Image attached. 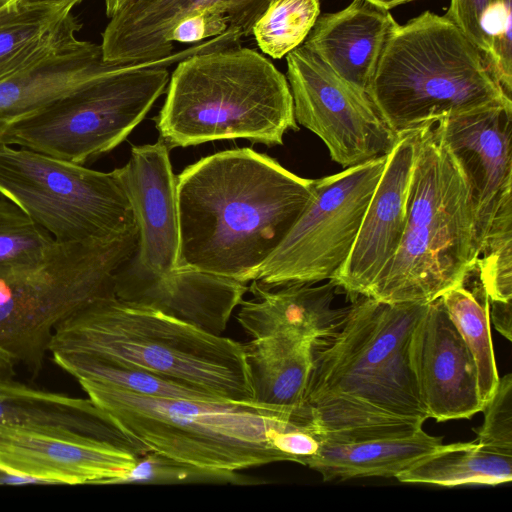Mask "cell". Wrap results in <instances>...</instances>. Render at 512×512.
Wrapping results in <instances>:
<instances>
[{
	"instance_id": "obj_23",
	"label": "cell",
	"mask_w": 512,
	"mask_h": 512,
	"mask_svg": "<svg viewBox=\"0 0 512 512\" xmlns=\"http://www.w3.org/2000/svg\"><path fill=\"white\" fill-rule=\"evenodd\" d=\"M11 425L60 426L127 446L139 456L148 451L89 398L36 389L0 375V426Z\"/></svg>"
},
{
	"instance_id": "obj_17",
	"label": "cell",
	"mask_w": 512,
	"mask_h": 512,
	"mask_svg": "<svg viewBox=\"0 0 512 512\" xmlns=\"http://www.w3.org/2000/svg\"><path fill=\"white\" fill-rule=\"evenodd\" d=\"M271 0H127L102 32L105 62L115 65L160 60L174 52L169 35L185 16L209 10L223 15L229 28L251 35Z\"/></svg>"
},
{
	"instance_id": "obj_36",
	"label": "cell",
	"mask_w": 512,
	"mask_h": 512,
	"mask_svg": "<svg viewBox=\"0 0 512 512\" xmlns=\"http://www.w3.org/2000/svg\"><path fill=\"white\" fill-rule=\"evenodd\" d=\"M229 29L227 19L216 12L199 10L182 18L172 29L169 43L196 44L217 37Z\"/></svg>"
},
{
	"instance_id": "obj_30",
	"label": "cell",
	"mask_w": 512,
	"mask_h": 512,
	"mask_svg": "<svg viewBox=\"0 0 512 512\" xmlns=\"http://www.w3.org/2000/svg\"><path fill=\"white\" fill-rule=\"evenodd\" d=\"M319 15V0H271L251 34L265 55L281 59L303 44Z\"/></svg>"
},
{
	"instance_id": "obj_11",
	"label": "cell",
	"mask_w": 512,
	"mask_h": 512,
	"mask_svg": "<svg viewBox=\"0 0 512 512\" xmlns=\"http://www.w3.org/2000/svg\"><path fill=\"white\" fill-rule=\"evenodd\" d=\"M387 159L315 179L309 204L252 281L274 289L331 280L351 252Z\"/></svg>"
},
{
	"instance_id": "obj_38",
	"label": "cell",
	"mask_w": 512,
	"mask_h": 512,
	"mask_svg": "<svg viewBox=\"0 0 512 512\" xmlns=\"http://www.w3.org/2000/svg\"><path fill=\"white\" fill-rule=\"evenodd\" d=\"M489 314L498 332L507 340L511 341L512 302L489 301Z\"/></svg>"
},
{
	"instance_id": "obj_35",
	"label": "cell",
	"mask_w": 512,
	"mask_h": 512,
	"mask_svg": "<svg viewBox=\"0 0 512 512\" xmlns=\"http://www.w3.org/2000/svg\"><path fill=\"white\" fill-rule=\"evenodd\" d=\"M490 302H512V236L489 242L476 262Z\"/></svg>"
},
{
	"instance_id": "obj_13",
	"label": "cell",
	"mask_w": 512,
	"mask_h": 512,
	"mask_svg": "<svg viewBox=\"0 0 512 512\" xmlns=\"http://www.w3.org/2000/svg\"><path fill=\"white\" fill-rule=\"evenodd\" d=\"M471 193L478 252L512 234V106H493L436 122Z\"/></svg>"
},
{
	"instance_id": "obj_1",
	"label": "cell",
	"mask_w": 512,
	"mask_h": 512,
	"mask_svg": "<svg viewBox=\"0 0 512 512\" xmlns=\"http://www.w3.org/2000/svg\"><path fill=\"white\" fill-rule=\"evenodd\" d=\"M426 304L357 297L337 330L313 344L304 406L323 441L395 439L423 429L429 417L408 348Z\"/></svg>"
},
{
	"instance_id": "obj_32",
	"label": "cell",
	"mask_w": 512,
	"mask_h": 512,
	"mask_svg": "<svg viewBox=\"0 0 512 512\" xmlns=\"http://www.w3.org/2000/svg\"><path fill=\"white\" fill-rule=\"evenodd\" d=\"M512 0H492L485 22V61L504 92L512 95Z\"/></svg>"
},
{
	"instance_id": "obj_42",
	"label": "cell",
	"mask_w": 512,
	"mask_h": 512,
	"mask_svg": "<svg viewBox=\"0 0 512 512\" xmlns=\"http://www.w3.org/2000/svg\"><path fill=\"white\" fill-rule=\"evenodd\" d=\"M127 0H104L105 12L111 18Z\"/></svg>"
},
{
	"instance_id": "obj_14",
	"label": "cell",
	"mask_w": 512,
	"mask_h": 512,
	"mask_svg": "<svg viewBox=\"0 0 512 512\" xmlns=\"http://www.w3.org/2000/svg\"><path fill=\"white\" fill-rule=\"evenodd\" d=\"M138 457L127 446L65 427L0 426V466L44 484H119Z\"/></svg>"
},
{
	"instance_id": "obj_34",
	"label": "cell",
	"mask_w": 512,
	"mask_h": 512,
	"mask_svg": "<svg viewBox=\"0 0 512 512\" xmlns=\"http://www.w3.org/2000/svg\"><path fill=\"white\" fill-rule=\"evenodd\" d=\"M484 421L474 428L479 444L512 455V375L499 377L497 388L484 405Z\"/></svg>"
},
{
	"instance_id": "obj_7",
	"label": "cell",
	"mask_w": 512,
	"mask_h": 512,
	"mask_svg": "<svg viewBox=\"0 0 512 512\" xmlns=\"http://www.w3.org/2000/svg\"><path fill=\"white\" fill-rule=\"evenodd\" d=\"M367 95L397 135L445 117L512 106L479 48L448 17L431 11L398 24Z\"/></svg>"
},
{
	"instance_id": "obj_5",
	"label": "cell",
	"mask_w": 512,
	"mask_h": 512,
	"mask_svg": "<svg viewBox=\"0 0 512 512\" xmlns=\"http://www.w3.org/2000/svg\"><path fill=\"white\" fill-rule=\"evenodd\" d=\"M156 127L168 147L183 148L233 139L276 146L299 129L286 76L241 45L179 61Z\"/></svg>"
},
{
	"instance_id": "obj_40",
	"label": "cell",
	"mask_w": 512,
	"mask_h": 512,
	"mask_svg": "<svg viewBox=\"0 0 512 512\" xmlns=\"http://www.w3.org/2000/svg\"><path fill=\"white\" fill-rule=\"evenodd\" d=\"M25 5L29 6H53L60 7L67 10L72 9L73 6L82 2L83 0H19Z\"/></svg>"
},
{
	"instance_id": "obj_12",
	"label": "cell",
	"mask_w": 512,
	"mask_h": 512,
	"mask_svg": "<svg viewBox=\"0 0 512 512\" xmlns=\"http://www.w3.org/2000/svg\"><path fill=\"white\" fill-rule=\"evenodd\" d=\"M285 57L295 120L324 142L334 162L348 168L390 153L399 135L365 93L303 44Z\"/></svg>"
},
{
	"instance_id": "obj_3",
	"label": "cell",
	"mask_w": 512,
	"mask_h": 512,
	"mask_svg": "<svg viewBox=\"0 0 512 512\" xmlns=\"http://www.w3.org/2000/svg\"><path fill=\"white\" fill-rule=\"evenodd\" d=\"M50 353L81 354L158 373L230 402H254L244 346L155 308L116 297L61 322Z\"/></svg>"
},
{
	"instance_id": "obj_41",
	"label": "cell",
	"mask_w": 512,
	"mask_h": 512,
	"mask_svg": "<svg viewBox=\"0 0 512 512\" xmlns=\"http://www.w3.org/2000/svg\"><path fill=\"white\" fill-rule=\"evenodd\" d=\"M16 363L13 359L3 350L0 349V375L9 376L13 374V368Z\"/></svg>"
},
{
	"instance_id": "obj_33",
	"label": "cell",
	"mask_w": 512,
	"mask_h": 512,
	"mask_svg": "<svg viewBox=\"0 0 512 512\" xmlns=\"http://www.w3.org/2000/svg\"><path fill=\"white\" fill-rule=\"evenodd\" d=\"M236 473H220L176 462L166 456L148 451L138 457L131 471L119 483H182L233 482L244 483Z\"/></svg>"
},
{
	"instance_id": "obj_18",
	"label": "cell",
	"mask_w": 512,
	"mask_h": 512,
	"mask_svg": "<svg viewBox=\"0 0 512 512\" xmlns=\"http://www.w3.org/2000/svg\"><path fill=\"white\" fill-rule=\"evenodd\" d=\"M246 284L190 268L155 273L134 256L116 272L114 293L220 335L248 291Z\"/></svg>"
},
{
	"instance_id": "obj_4",
	"label": "cell",
	"mask_w": 512,
	"mask_h": 512,
	"mask_svg": "<svg viewBox=\"0 0 512 512\" xmlns=\"http://www.w3.org/2000/svg\"><path fill=\"white\" fill-rule=\"evenodd\" d=\"M77 381L126 436L148 451L220 473L285 461L274 441L304 413L256 402L161 398Z\"/></svg>"
},
{
	"instance_id": "obj_6",
	"label": "cell",
	"mask_w": 512,
	"mask_h": 512,
	"mask_svg": "<svg viewBox=\"0 0 512 512\" xmlns=\"http://www.w3.org/2000/svg\"><path fill=\"white\" fill-rule=\"evenodd\" d=\"M478 258L469 185L435 122L416 130L405 231L366 297L429 303L460 284Z\"/></svg>"
},
{
	"instance_id": "obj_39",
	"label": "cell",
	"mask_w": 512,
	"mask_h": 512,
	"mask_svg": "<svg viewBox=\"0 0 512 512\" xmlns=\"http://www.w3.org/2000/svg\"><path fill=\"white\" fill-rule=\"evenodd\" d=\"M26 484H44L42 481L15 474L0 466V485H26Z\"/></svg>"
},
{
	"instance_id": "obj_9",
	"label": "cell",
	"mask_w": 512,
	"mask_h": 512,
	"mask_svg": "<svg viewBox=\"0 0 512 512\" xmlns=\"http://www.w3.org/2000/svg\"><path fill=\"white\" fill-rule=\"evenodd\" d=\"M138 228L81 242L56 241L40 265L0 274V349L37 375L57 326L115 297L116 272L137 253Z\"/></svg>"
},
{
	"instance_id": "obj_16",
	"label": "cell",
	"mask_w": 512,
	"mask_h": 512,
	"mask_svg": "<svg viewBox=\"0 0 512 512\" xmlns=\"http://www.w3.org/2000/svg\"><path fill=\"white\" fill-rule=\"evenodd\" d=\"M416 130L399 135L362 219L351 252L330 280L355 298L367 296L393 260L407 222Z\"/></svg>"
},
{
	"instance_id": "obj_22",
	"label": "cell",
	"mask_w": 512,
	"mask_h": 512,
	"mask_svg": "<svg viewBox=\"0 0 512 512\" xmlns=\"http://www.w3.org/2000/svg\"><path fill=\"white\" fill-rule=\"evenodd\" d=\"M336 286L332 281L314 286L293 284L267 289L252 281L254 298L242 300L237 320L253 338L291 334L314 344L330 337L346 312L333 308Z\"/></svg>"
},
{
	"instance_id": "obj_27",
	"label": "cell",
	"mask_w": 512,
	"mask_h": 512,
	"mask_svg": "<svg viewBox=\"0 0 512 512\" xmlns=\"http://www.w3.org/2000/svg\"><path fill=\"white\" fill-rule=\"evenodd\" d=\"M402 483L495 486L512 480V455L476 442L441 444L395 477Z\"/></svg>"
},
{
	"instance_id": "obj_43",
	"label": "cell",
	"mask_w": 512,
	"mask_h": 512,
	"mask_svg": "<svg viewBox=\"0 0 512 512\" xmlns=\"http://www.w3.org/2000/svg\"><path fill=\"white\" fill-rule=\"evenodd\" d=\"M367 1H370L384 9H391V8H394L398 5H401V4H405V3H408V2H412V1H415V0H367Z\"/></svg>"
},
{
	"instance_id": "obj_19",
	"label": "cell",
	"mask_w": 512,
	"mask_h": 512,
	"mask_svg": "<svg viewBox=\"0 0 512 512\" xmlns=\"http://www.w3.org/2000/svg\"><path fill=\"white\" fill-rule=\"evenodd\" d=\"M168 148L161 138L133 146L127 164L117 168L138 228L135 258L155 273L175 269L179 250L176 176Z\"/></svg>"
},
{
	"instance_id": "obj_44",
	"label": "cell",
	"mask_w": 512,
	"mask_h": 512,
	"mask_svg": "<svg viewBox=\"0 0 512 512\" xmlns=\"http://www.w3.org/2000/svg\"><path fill=\"white\" fill-rule=\"evenodd\" d=\"M19 0H0V10L18 2Z\"/></svg>"
},
{
	"instance_id": "obj_24",
	"label": "cell",
	"mask_w": 512,
	"mask_h": 512,
	"mask_svg": "<svg viewBox=\"0 0 512 512\" xmlns=\"http://www.w3.org/2000/svg\"><path fill=\"white\" fill-rule=\"evenodd\" d=\"M313 342L277 333L243 344L253 401L288 410H306L305 391Z\"/></svg>"
},
{
	"instance_id": "obj_20",
	"label": "cell",
	"mask_w": 512,
	"mask_h": 512,
	"mask_svg": "<svg viewBox=\"0 0 512 512\" xmlns=\"http://www.w3.org/2000/svg\"><path fill=\"white\" fill-rule=\"evenodd\" d=\"M397 26L387 9L367 0H353L338 12L319 15L303 45L340 78L367 95Z\"/></svg>"
},
{
	"instance_id": "obj_15",
	"label": "cell",
	"mask_w": 512,
	"mask_h": 512,
	"mask_svg": "<svg viewBox=\"0 0 512 512\" xmlns=\"http://www.w3.org/2000/svg\"><path fill=\"white\" fill-rule=\"evenodd\" d=\"M408 357L429 418L468 419L483 410L475 361L440 297L426 304L416 322Z\"/></svg>"
},
{
	"instance_id": "obj_26",
	"label": "cell",
	"mask_w": 512,
	"mask_h": 512,
	"mask_svg": "<svg viewBox=\"0 0 512 512\" xmlns=\"http://www.w3.org/2000/svg\"><path fill=\"white\" fill-rule=\"evenodd\" d=\"M81 26L60 7L18 1L0 10V80L76 36Z\"/></svg>"
},
{
	"instance_id": "obj_10",
	"label": "cell",
	"mask_w": 512,
	"mask_h": 512,
	"mask_svg": "<svg viewBox=\"0 0 512 512\" xmlns=\"http://www.w3.org/2000/svg\"><path fill=\"white\" fill-rule=\"evenodd\" d=\"M0 194L58 242L103 239L137 227L117 169L100 172L2 142Z\"/></svg>"
},
{
	"instance_id": "obj_25",
	"label": "cell",
	"mask_w": 512,
	"mask_h": 512,
	"mask_svg": "<svg viewBox=\"0 0 512 512\" xmlns=\"http://www.w3.org/2000/svg\"><path fill=\"white\" fill-rule=\"evenodd\" d=\"M441 444L442 437L429 435L423 429L395 439L323 441L306 466L319 472L324 481L396 477Z\"/></svg>"
},
{
	"instance_id": "obj_2",
	"label": "cell",
	"mask_w": 512,
	"mask_h": 512,
	"mask_svg": "<svg viewBox=\"0 0 512 512\" xmlns=\"http://www.w3.org/2000/svg\"><path fill=\"white\" fill-rule=\"evenodd\" d=\"M314 182L247 147L186 167L176 176V268L251 282L309 204Z\"/></svg>"
},
{
	"instance_id": "obj_29",
	"label": "cell",
	"mask_w": 512,
	"mask_h": 512,
	"mask_svg": "<svg viewBox=\"0 0 512 512\" xmlns=\"http://www.w3.org/2000/svg\"><path fill=\"white\" fill-rule=\"evenodd\" d=\"M51 355L53 361L76 380H94L134 393L161 398L226 401L183 381L147 370L117 365L81 354Z\"/></svg>"
},
{
	"instance_id": "obj_31",
	"label": "cell",
	"mask_w": 512,
	"mask_h": 512,
	"mask_svg": "<svg viewBox=\"0 0 512 512\" xmlns=\"http://www.w3.org/2000/svg\"><path fill=\"white\" fill-rule=\"evenodd\" d=\"M55 244V238L21 207L0 197V274L40 265Z\"/></svg>"
},
{
	"instance_id": "obj_21",
	"label": "cell",
	"mask_w": 512,
	"mask_h": 512,
	"mask_svg": "<svg viewBox=\"0 0 512 512\" xmlns=\"http://www.w3.org/2000/svg\"><path fill=\"white\" fill-rule=\"evenodd\" d=\"M101 45L73 36L0 80V132L110 68Z\"/></svg>"
},
{
	"instance_id": "obj_37",
	"label": "cell",
	"mask_w": 512,
	"mask_h": 512,
	"mask_svg": "<svg viewBox=\"0 0 512 512\" xmlns=\"http://www.w3.org/2000/svg\"><path fill=\"white\" fill-rule=\"evenodd\" d=\"M491 1L450 0L445 14L479 48L483 56L487 51L485 22Z\"/></svg>"
},
{
	"instance_id": "obj_8",
	"label": "cell",
	"mask_w": 512,
	"mask_h": 512,
	"mask_svg": "<svg viewBox=\"0 0 512 512\" xmlns=\"http://www.w3.org/2000/svg\"><path fill=\"white\" fill-rule=\"evenodd\" d=\"M231 30L160 60L112 65L0 132V142L83 165L116 148L167 88V68L216 48L233 47Z\"/></svg>"
},
{
	"instance_id": "obj_28",
	"label": "cell",
	"mask_w": 512,
	"mask_h": 512,
	"mask_svg": "<svg viewBox=\"0 0 512 512\" xmlns=\"http://www.w3.org/2000/svg\"><path fill=\"white\" fill-rule=\"evenodd\" d=\"M475 277L473 289L467 287L465 277L440 299L475 361L479 394L485 405L497 388L499 375L490 331L489 298L477 266Z\"/></svg>"
}]
</instances>
